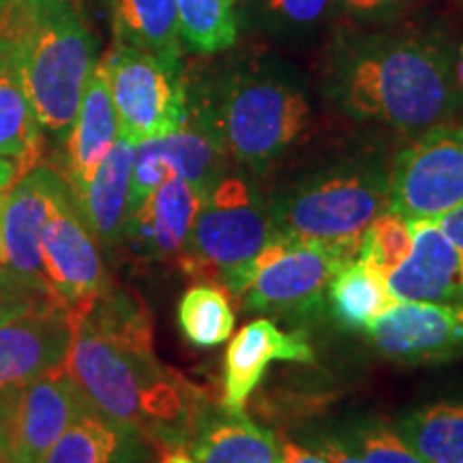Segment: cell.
Listing matches in <instances>:
<instances>
[{
	"mask_svg": "<svg viewBox=\"0 0 463 463\" xmlns=\"http://www.w3.org/2000/svg\"><path fill=\"white\" fill-rule=\"evenodd\" d=\"M67 367L101 414L129 425L157 449L183 442L213 408L200 386L155 354L142 300L112 286L71 305Z\"/></svg>",
	"mask_w": 463,
	"mask_h": 463,
	"instance_id": "1",
	"label": "cell"
},
{
	"mask_svg": "<svg viewBox=\"0 0 463 463\" xmlns=\"http://www.w3.org/2000/svg\"><path fill=\"white\" fill-rule=\"evenodd\" d=\"M322 90L347 118L410 137L463 116L453 48L416 31H344L326 54Z\"/></svg>",
	"mask_w": 463,
	"mask_h": 463,
	"instance_id": "2",
	"label": "cell"
},
{
	"mask_svg": "<svg viewBox=\"0 0 463 463\" xmlns=\"http://www.w3.org/2000/svg\"><path fill=\"white\" fill-rule=\"evenodd\" d=\"M187 116L215 137L232 164L260 176L309 129L311 101L292 67L247 58L195 86L187 82Z\"/></svg>",
	"mask_w": 463,
	"mask_h": 463,
	"instance_id": "3",
	"label": "cell"
},
{
	"mask_svg": "<svg viewBox=\"0 0 463 463\" xmlns=\"http://www.w3.org/2000/svg\"><path fill=\"white\" fill-rule=\"evenodd\" d=\"M0 50L42 129L65 142L97 67V42L78 0H3Z\"/></svg>",
	"mask_w": 463,
	"mask_h": 463,
	"instance_id": "4",
	"label": "cell"
},
{
	"mask_svg": "<svg viewBox=\"0 0 463 463\" xmlns=\"http://www.w3.org/2000/svg\"><path fill=\"white\" fill-rule=\"evenodd\" d=\"M392 159L356 146L307 167L266 195L273 234L316 242L354 262L369 223L389 208Z\"/></svg>",
	"mask_w": 463,
	"mask_h": 463,
	"instance_id": "5",
	"label": "cell"
},
{
	"mask_svg": "<svg viewBox=\"0 0 463 463\" xmlns=\"http://www.w3.org/2000/svg\"><path fill=\"white\" fill-rule=\"evenodd\" d=\"M273 236L269 204L256 174L225 167L208 189L176 262L189 277L222 286Z\"/></svg>",
	"mask_w": 463,
	"mask_h": 463,
	"instance_id": "6",
	"label": "cell"
},
{
	"mask_svg": "<svg viewBox=\"0 0 463 463\" xmlns=\"http://www.w3.org/2000/svg\"><path fill=\"white\" fill-rule=\"evenodd\" d=\"M345 264L350 262L331 249L273 234L247 264L225 277L222 286L256 314L311 316L326 303L328 286Z\"/></svg>",
	"mask_w": 463,
	"mask_h": 463,
	"instance_id": "7",
	"label": "cell"
},
{
	"mask_svg": "<svg viewBox=\"0 0 463 463\" xmlns=\"http://www.w3.org/2000/svg\"><path fill=\"white\" fill-rule=\"evenodd\" d=\"M120 136L133 144L178 131L187 123V78L146 52L114 43L101 58Z\"/></svg>",
	"mask_w": 463,
	"mask_h": 463,
	"instance_id": "8",
	"label": "cell"
},
{
	"mask_svg": "<svg viewBox=\"0 0 463 463\" xmlns=\"http://www.w3.org/2000/svg\"><path fill=\"white\" fill-rule=\"evenodd\" d=\"M463 204V123L438 125L392 157L389 211L408 222L436 219Z\"/></svg>",
	"mask_w": 463,
	"mask_h": 463,
	"instance_id": "9",
	"label": "cell"
},
{
	"mask_svg": "<svg viewBox=\"0 0 463 463\" xmlns=\"http://www.w3.org/2000/svg\"><path fill=\"white\" fill-rule=\"evenodd\" d=\"M95 408L67 363L50 369L5 405V433L14 463H42L52 444Z\"/></svg>",
	"mask_w": 463,
	"mask_h": 463,
	"instance_id": "10",
	"label": "cell"
},
{
	"mask_svg": "<svg viewBox=\"0 0 463 463\" xmlns=\"http://www.w3.org/2000/svg\"><path fill=\"white\" fill-rule=\"evenodd\" d=\"M367 335L389 361L412 367L449 363L463 354V303L395 300Z\"/></svg>",
	"mask_w": 463,
	"mask_h": 463,
	"instance_id": "11",
	"label": "cell"
},
{
	"mask_svg": "<svg viewBox=\"0 0 463 463\" xmlns=\"http://www.w3.org/2000/svg\"><path fill=\"white\" fill-rule=\"evenodd\" d=\"M42 256L52 294L69 307L99 297L109 288L99 242L84 222L73 189L58 200L45 222Z\"/></svg>",
	"mask_w": 463,
	"mask_h": 463,
	"instance_id": "12",
	"label": "cell"
},
{
	"mask_svg": "<svg viewBox=\"0 0 463 463\" xmlns=\"http://www.w3.org/2000/svg\"><path fill=\"white\" fill-rule=\"evenodd\" d=\"M71 345V307L45 300L0 324V405L31 382L67 363Z\"/></svg>",
	"mask_w": 463,
	"mask_h": 463,
	"instance_id": "13",
	"label": "cell"
},
{
	"mask_svg": "<svg viewBox=\"0 0 463 463\" xmlns=\"http://www.w3.org/2000/svg\"><path fill=\"white\" fill-rule=\"evenodd\" d=\"M71 189L67 178L48 165H34L31 172L17 178L3 206V249L11 270L33 286L48 289L43 270L42 234L45 222L58 200Z\"/></svg>",
	"mask_w": 463,
	"mask_h": 463,
	"instance_id": "14",
	"label": "cell"
},
{
	"mask_svg": "<svg viewBox=\"0 0 463 463\" xmlns=\"http://www.w3.org/2000/svg\"><path fill=\"white\" fill-rule=\"evenodd\" d=\"M314 347L300 331H281L269 317L249 322L225 350L222 408L245 412L247 399L262 382L270 363H314Z\"/></svg>",
	"mask_w": 463,
	"mask_h": 463,
	"instance_id": "15",
	"label": "cell"
},
{
	"mask_svg": "<svg viewBox=\"0 0 463 463\" xmlns=\"http://www.w3.org/2000/svg\"><path fill=\"white\" fill-rule=\"evenodd\" d=\"M412 251L386 277L395 300L463 303V249L450 242L433 219H414Z\"/></svg>",
	"mask_w": 463,
	"mask_h": 463,
	"instance_id": "16",
	"label": "cell"
},
{
	"mask_svg": "<svg viewBox=\"0 0 463 463\" xmlns=\"http://www.w3.org/2000/svg\"><path fill=\"white\" fill-rule=\"evenodd\" d=\"M159 450L161 463H281L273 433L223 408H211L183 442Z\"/></svg>",
	"mask_w": 463,
	"mask_h": 463,
	"instance_id": "17",
	"label": "cell"
},
{
	"mask_svg": "<svg viewBox=\"0 0 463 463\" xmlns=\"http://www.w3.org/2000/svg\"><path fill=\"white\" fill-rule=\"evenodd\" d=\"M204 200L206 191L195 184L178 176L165 178L136 211H129L125 236L144 258L178 260Z\"/></svg>",
	"mask_w": 463,
	"mask_h": 463,
	"instance_id": "18",
	"label": "cell"
},
{
	"mask_svg": "<svg viewBox=\"0 0 463 463\" xmlns=\"http://www.w3.org/2000/svg\"><path fill=\"white\" fill-rule=\"evenodd\" d=\"M118 136V118L109 95L108 75L99 61L86 82L78 116L65 140V178L75 198H80L89 187L97 167L108 157Z\"/></svg>",
	"mask_w": 463,
	"mask_h": 463,
	"instance_id": "19",
	"label": "cell"
},
{
	"mask_svg": "<svg viewBox=\"0 0 463 463\" xmlns=\"http://www.w3.org/2000/svg\"><path fill=\"white\" fill-rule=\"evenodd\" d=\"M133 148L136 144L118 136L108 157L97 167L89 187L75 198L99 247L114 249L125 239Z\"/></svg>",
	"mask_w": 463,
	"mask_h": 463,
	"instance_id": "20",
	"label": "cell"
},
{
	"mask_svg": "<svg viewBox=\"0 0 463 463\" xmlns=\"http://www.w3.org/2000/svg\"><path fill=\"white\" fill-rule=\"evenodd\" d=\"M144 442L129 425L92 408L52 444L42 463H142Z\"/></svg>",
	"mask_w": 463,
	"mask_h": 463,
	"instance_id": "21",
	"label": "cell"
},
{
	"mask_svg": "<svg viewBox=\"0 0 463 463\" xmlns=\"http://www.w3.org/2000/svg\"><path fill=\"white\" fill-rule=\"evenodd\" d=\"M114 43L129 45L183 69L176 0H114Z\"/></svg>",
	"mask_w": 463,
	"mask_h": 463,
	"instance_id": "22",
	"label": "cell"
},
{
	"mask_svg": "<svg viewBox=\"0 0 463 463\" xmlns=\"http://www.w3.org/2000/svg\"><path fill=\"white\" fill-rule=\"evenodd\" d=\"M140 144L170 170L172 176L183 178L206 194L230 164L215 137L189 116L178 131Z\"/></svg>",
	"mask_w": 463,
	"mask_h": 463,
	"instance_id": "23",
	"label": "cell"
},
{
	"mask_svg": "<svg viewBox=\"0 0 463 463\" xmlns=\"http://www.w3.org/2000/svg\"><path fill=\"white\" fill-rule=\"evenodd\" d=\"M333 320L347 333H367L373 320L395 303L386 277L361 260L341 266L326 292Z\"/></svg>",
	"mask_w": 463,
	"mask_h": 463,
	"instance_id": "24",
	"label": "cell"
},
{
	"mask_svg": "<svg viewBox=\"0 0 463 463\" xmlns=\"http://www.w3.org/2000/svg\"><path fill=\"white\" fill-rule=\"evenodd\" d=\"M43 129L33 112L14 65L0 50V155L31 172L42 157Z\"/></svg>",
	"mask_w": 463,
	"mask_h": 463,
	"instance_id": "25",
	"label": "cell"
},
{
	"mask_svg": "<svg viewBox=\"0 0 463 463\" xmlns=\"http://www.w3.org/2000/svg\"><path fill=\"white\" fill-rule=\"evenodd\" d=\"M397 431L425 463L463 459V402L422 405L402 416Z\"/></svg>",
	"mask_w": 463,
	"mask_h": 463,
	"instance_id": "26",
	"label": "cell"
},
{
	"mask_svg": "<svg viewBox=\"0 0 463 463\" xmlns=\"http://www.w3.org/2000/svg\"><path fill=\"white\" fill-rule=\"evenodd\" d=\"M178 33L189 52L213 56L239 42V15L232 0H176Z\"/></svg>",
	"mask_w": 463,
	"mask_h": 463,
	"instance_id": "27",
	"label": "cell"
},
{
	"mask_svg": "<svg viewBox=\"0 0 463 463\" xmlns=\"http://www.w3.org/2000/svg\"><path fill=\"white\" fill-rule=\"evenodd\" d=\"M228 289L217 283H198L183 294L178 303V324L191 345L215 347L230 339L234 331Z\"/></svg>",
	"mask_w": 463,
	"mask_h": 463,
	"instance_id": "28",
	"label": "cell"
},
{
	"mask_svg": "<svg viewBox=\"0 0 463 463\" xmlns=\"http://www.w3.org/2000/svg\"><path fill=\"white\" fill-rule=\"evenodd\" d=\"M251 20L277 39H307L320 33L337 0H247Z\"/></svg>",
	"mask_w": 463,
	"mask_h": 463,
	"instance_id": "29",
	"label": "cell"
},
{
	"mask_svg": "<svg viewBox=\"0 0 463 463\" xmlns=\"http://www.w3.org/2000/svg\"><path fill=\"white\" fill-rule=\"evenodd\" d=\"M412 251V228L395 211H382L364 230L358 258L382 277H389Z\"/></svg>",
	"mask_w": 463,
	"mask_h": 463,
	"instance_id": "30",
	"label": "cell"
},
{
	"mask_svg": "<svg viewBox=\"0 0 463 463\" xmlns=\"http://www.w3.org/2000/svg\"><path fill=\"white\" fill-rule=\"evenodd\" d=\"M347 444L364 463H425L410 449L402 433L380 420L356 425Z\"/></svg>",
	"mask_w": 463,
	"mask_h": 463,
	"instance_id": "31",
	"label": "cell"
},
{
	"mask_svg": "<svg viewBox=\"0 0 463 463\" xmlns=\"http://www.w3.org/2000/svg\"><path fill=\"white\" fill-rule=\"evenodd\" d=\"M56 298L48 289H42L22 279L7 264H0V324L14 320L33 307ZM58 300V298H56Z\"/></svg>",
	"mask_w": 463,
	"mask_h": 463,
	"instance_id": "32",
	"label": "cell"
},
{
	"mask_svg": "<svg viewBox=\"0 0 463 463\" xmlns=\"http://www.w3.org/2000/svg\"><path fill=\"white\" fill-rule=\"evenodd\" d=\"M416 0H337L341 14L358 22V24H382L395 20Z\"/></svg>",
	"mask_w": 463,
	"mask_h": 463,
	"instance_id": "33",
	"label": "cell"
},
{
	"mask_svg": "<svg viewBox=\"0 0 463 463\" xmlns=\"http://www.w3.org/2000/svg\"><path fill=\"white\" fill-rule=\"evenodd\" d=\"M317 453H320L328 463H364L345 439L339 438H322L317 444Z\"/></svg>",
	"mask_w": 463,
	"mask_h": 463,
	"instance_id": "34",
	"label": "cell"
},
{
	"mask_svg": "<svg viewBox=\"0 0 463 463\" xmlns=\"http://www.w3.org/2000/svg\"><path fill=\"white\" fill-rule=\"evenodd\" d=\"M433 223L442 230V234L447 236L450 242H455L457 247L463 249V204L453 208V211L444 213L433 219Z\"/></svg>",
	"mask_w": 463,
	"mask_h": 463,
	"instance_id": "35",
	"label": "cell"
},
{
	"mask_svg": "<svg viewBox=\"0 0 463 463\" xmlns=\"http://www.w3.org/2000/svg\"><path fill=\"white\" fill-rule=\"evenodd\" d=\"M281 463H328L317 450L305 449L297 442H281Z\"/></svg>",
	"mask_w": 463,
	"mask_h": 463,
	"instance_id": "36",
	"label": "cell"
},
{
	"mask_svg": "<svg viewBox=\"0 0 463 463\" xmlns=\"http://www.w3.org/2000/svg\"><path fill=\"white\" fill-rule=\"evenodd\" d=\"M22 176H24L22 165L17 164L15 159L0 155V194H5V191L14 187L17 178H22Z\"/></svg>",
	"mask_w": 463,
	"mask_h": 463,
	"instance_id": "37",
	"label": "cell"
},
{
	"mask_svg": "<svg viewBox=\"0 0 463 463\" xmlns=\"http://www.w3.org/2000/svg\"><path fill=\"white\" fill-rule=\"evenodd\" d=\"M453 75H455V86L459 92L461 108H463V42L453 48Z\"/></svg>",
	"mask_w": 463,
	"mask_h": 463,
	"instance_id": "38",
	"label": "cell"
},
{
	"mask_svg": "<svg viewBox=\"0 0 463 463\" xmlns=\"http://www.w3.org/2000/svg\"><path fill=\"white\" fill-rule=\"evenodd\" d=\"M7 457V433H5V419L3 410H0V463Z\"/></svg>",
	"mask_w": 463,
	"mask_h": 463,
	"instance_id": "39",
	"label": "cell"
},
{
	"mask_svg": "<svg viewBox=\"0 0 463 463\" xmlns=\"http://www.w3.org/2000/svg\"><path fill=\"white\" fill-rule=\"evenodd\" d=\"M3 206H5V194H0V264L5 260V249H3Z\"/></svg>",
	"mask_w": 463,
	"mask_h": 463,
	"instance_id": "40",
	"label": "cell"
},
{
	"mask_svg": "<svg viewBox=\"0 0 463 463\" xmlns=\"http://www.w3.org/2000/svg\"><path fill=\"white\" fill-rule=\"evenodd\" d=\"M3 463H14V459H11V457H9V450H7V457H5Z\"/></svg>",
	"mask_w": 463,
	"mask_h": 463,
	"instance_id": "41",
	"label": "cell"
},
{
	"mask_svg": "<svg viewBox=\"0 0 463 463\" xmlns=\"http://www.w3.org/2000/svg\"><path fill=\"white\" fill-rule=\"evenodd\" d=\"M232 3H234V5H236V3H242V0H232Z\"/></svg>",
	"mask_w": 463,
	"mask_h": 463,
	"instance_id": "42",
	"label": "cell"
},
{
	"mask_svg": "<svg viewBox=\"0 0 463 463\" xmlns=\"http://www.w3.org/2000/svg\"><path fill=\"white\" fill-rule=\"evenodd\" d=\"M0 7H3V0H0Z\"/></svg>",
	"mask_w": 463,
	"mask_h": 463,
	"instance_id": "43",
	"label": "cell"
},
{
	"mask_svg": "<svg viewBox=\"0 0 463 463\" xmlns=\"http://www.w3.org/2000/svg\"><path fill=\"white\" fill-rule=\"evenodd\" d=\"M459 463H463V459H461V461H459Z\"/></svg>",
	"mask_w": 463,
	"mask_h": 463,
	"instance_id": "44",
	"label": "cell"
}]
</instances>
